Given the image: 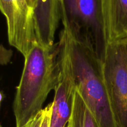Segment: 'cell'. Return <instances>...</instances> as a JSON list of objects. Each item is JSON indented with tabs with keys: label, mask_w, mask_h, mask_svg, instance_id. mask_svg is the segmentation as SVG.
I'll return each mask as SVG.
<instances>
[{
	"label": "cell",
	"mask_w": 127,
	"mask_h": 127,
	"mask_svg": "<svg viewBox=\"0 0 127 127\" xmlns=\"http://www.w3.org/2000/svg\"><path fill=\"white\" fill-rule=\"evenodd\" d=\"M76 88L96 120L99 127H119L109 101L102 70L89 36L63 26Z\"/></svg>",
	"instance_id": "1"
},
{
	"label": "cell",
	"mask_w": 127,
	"mask_h": 127,
	"mask_svg": "<svg viewBox=\"0 0 127 127\" xmlns=\"http://www.w3.org/2000/svg\"><path fill=\"white\" fill-rule=\"evenodd\" d=\"M58 45L35 42L24 57V64L13 102L16 127H24L43 109L58 81Z\"/></svg>",
	"instance_id": "2"
},
{
	"label": "cell",
	"mask_w": 127,
	"mask_h": 127,
	"mask_svg": "<svg viewBox=\"0 0 127 127\" xmlns=\"http://www.w3.org/2000/svg\"><path fill=\"white\" fill-rule=\"evenodd\" d=\"M102 70L119 127H127V37L107 43Z\"/></svg>",
	"instance_id": "3"
},
{
	"label": "cell",
	"mask_w": 127,
	"mask_h": 127,
	"mask_svg": "<svg viewBox=\"0 0 127 127\" xmlns=\"http://www.w3.org/2000/svg\"><path fill=\"white\" fill-rule=\"evenodd\" d=\"M102 0H59L63 26L76 29L89 36L102 62L107 43L102 16Z\"/></svg>",
	"instance_id": "4"
},
{
	"label": "cell",
	"mask_w": 127,
	"mask_h": 127,
	"mask_svg": "<svg viewBox=\"0 0 127 127\" xmlns=\"http://www.w3.org/2000/svg\"><path fill=\"white\" fill-rule=\"evenodd\" d=\"M58 81L52 103L49 127H66L71 115L76 86L65 32L62 30L58 43Z\"/></svg>",
	"instance_id": "5"
},
{
	"label": "cell",
	"mask_w": 127,
	"mask_h": 127,
	"mask_svg": "<svg viewBox=\"0 0 127 127\" xmlns=\"http://www.w3.org/2000/svg\"><path fill=\"white\" fill-rule=\"evenodd\" d=\"M0 11L6 17L9 43L19 52L21 38L34 33V9L28 0H0Z\"/></svg>",
	"instance_id": "6"
},
{
	"label": "cell",
	"mask_w": 127,
	"mask_h": 127,
	"mask_svg": "<svg viewBox=\"0 0 127 127\" xmlns=\"http://www.w3.org/2000/svg\"><path fill=\"white\" fill-rule=\"evenodd\" d=\"M60 20L59 0H37L33 17L36 41L47 47L54 46Z\"/></svg>",
	"instance_id": "7"
},
{
	"label": "cell",
	"mask_w": 127,
	"mask_h": 127,
	"mask_svg": "<svg viewBox=\"0 0 127 127\" xmlns=\"http://www.w3.org/2000/svg\"><path fill=\"white\" fill-rule=\"evenodd\" d=\"M102 16L107 43L127 37V0H102Z\"/></svg>",
	"instance_id": "8"
},
{
	"label": "cell",
	"mask_w": 127,
	"mask_h": 127,
	"mask_svg": "<svg viewBox=\"0 0 127 127\" xmlns=\"http://www.w3.org/2000/svg\"><path fill=\"white\" fill-rule=\"evenodd\" d=\"M68 127H99L96 120L76 88L71 115Z\"/></svg>",
	"instance_id": "9"
},
{
	"label": "cell",
	"mask_w": 127,
	"mask_h": 127,
	"mask_svg": "<svg viewBox=\"0 0 127 127\" xmlns=\"http://www.w3.org/2000/svg\"><path fill=\"white\" fill-rule=\"evenodd\" d=\"M13 52L11 50L6 49L0 44V64L7 65L12 58Z\"/></svg>",
	"instance_id": "10"
},
{
	"label": "cell",
	"mask_w": 127,
	"mask_h": 127,
	"mask_svg": "<svg viewBox=\"0 0 127 127\" xmlns=\"http://www.w3.org/2000/svg\"><path fill=\"white\" fill-rule=\"evenodd\" d=\"M43 119H42L40 127H49L50 118L52 112V103L48 104L44 109H43Z\"/></svg>",
	"instance_id": "11"
},
{
	"label": "cell",
	"mask_w": 127,
	"mask_h": 127,
	"mask_svg": "<svg viewBox=\"0 0 127 127\" xmlns=\"http://www.w3.org/2000/svg\"><path fill=\"white\" fill-rule=\"evenodd\" d=\"M43 109L42 111L31 121H30L24 127H40L42 119H43Z\"/></svg>",
	"instance_id": "12"
},
{
	"label": "cell",
	"mask_w": 127,
	"mask_h": 127,
	"mask_svg": "<svg viewBox=\"0 0 127 127\" xmlns=\"http://www.w3.org/2000/svg\"><path fill=\"white\" fill-rule=\"evenodd\" d=\"M28 1L30 3V4L31 5V6L34 9V12H35V9L36 7H37V0H28Z\"/></svg>",
	"instance_id": "13"
},
{
	"label": "cell",
	"mask_w": 127,
	"mask_h": 127,
	"mask_svg": "<svg viewBox=\"0 0 127 127\" xmlns=\"http://www.w3.org/2000/svg\"><path fill=\"white\" fill-rule=\"evenodd\" d=\"M2 93H1V92H0V107H1V102H2Z\"/></svg>",
	"instance_id": "14"
},
{
	"label": "cell",
	"mask_w": 127,
	"mask_h": 127,
	"mask_svg": "<svg viewBox=\"0 0 127 127\" xmlns=\"http://www.w3.org/2000/svg\"><path fill=\"white\" fill-rule=\"evenodd\" d=\"M0 127H1V125H0Z\"/></svg>",
	"instance_id": "15"
},
{
	"label": "cell",
	"mask_w": 127,
	"mask_h": 127,
	"mask_svg": "<svg viewBox=\"0 0 127 127\" xmlns=\"http://www.w3.org/2000/svg\"></svg>",
	"instance_id": "16"
}]
</instances>
